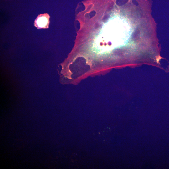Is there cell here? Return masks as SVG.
Wrapping results in <instances>:
<instances>
[{"mask_svg": "<svg viewBox=\"0 0 169 169\" xmlns=\"http://www.w3.org/2000/svg\"><path fill=\"white\" fill-rule=\"evenodd\" d=\"M108 9L101 19L90 30L88 39H92L94 46L100 52H108L125 45L133 39L136 28L141 18L135 4L130 1L116 0L108 2ZM137 29V28H136Z\"/></svg>", "mask_w": 169, "mask_h": 169, "instance_id": "cell-1", "label": "cell"}, {"mask_svg": "<svg viewBox=\"0 0 169 169\" xmlns=\"http://www.w3.org/2000/svg\"><path fill=\"white\" fill-rule=\"evenodd\" d=\"M49 23V16L45 14L38 16L36 21V26L40 28H46Z\"/></svg>", "mask_w": 169, "mask_h": 169, "instance_id": "cell-2", "label": "cell"}]
</instances>
